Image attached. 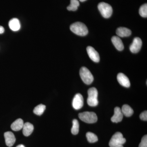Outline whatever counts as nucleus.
Masks as SVG:
<instances>
[{
	"label": "nucleus",
	"mask_w": 147,
	"mask_h": 147,
	"mask_svg": "<svg viewBox=\"0 0 147 147\" xmlns=\"http://www.w3.org/2000/svg\"><path fill=\"white\" fill-rule=\"evenodd\" d=\"M121 110L123 115L127 117H131L134 113V111L132 108L129 105L127 104L124 105Z\"/></svg>",
	"instance_id": "obj_18"
},
{
	"label": "nucleus",
	"mask_w": 147,
	"mask_h": 147,
	"mask_svg": "<svg viewBox=\"0 0 147 147\" xmlns=\"http://www.w3.org/2000/svg\"><path fill=\"white\" fill-rule=\"evenodd\" d=\"M86 50L89 57L92 61L96 63H98L100 61L99 54L93 47L91 46H88Z\"/></svg>",
	"instance_id": "obj_9"
},
{
	"label": "nucleus",
	"mask_w": 147,
	"mask_h": 147,
	"mask_svg": "<svg viewBox=\"0 0 147 147\" xmlns=\"http://www.w3.org/2000/svg\"><path fill=\"white\" fill-rule=\"evenodd\" d=\"M70 29L74 33L80 36H85L88 33L86 26L82 22H77L71 24Z\"/></svg>",
	"instance_id": "obj_1"
},
{
	"label": "nucleus",
	"mask_w": 147,
	"mask_h": 147,
	"mask_svg": "<svg viewBox=\"0 0 147 147\" xmlns=\"http://www.w3.org/2000/svg\"><path fill=\"white\" fill-rule=\"evenodd\" d=\"M139 13L142 17L147 18V4H144L141 6L139 10Z\"/></svg>",
	"instance_id": "obj_23"
},
{
	"label": "nucleus",
	"mask_w": 147,
	"mask_h": 147,
	"mask_svg": "<svg viewBox=\"0 0 147 147\" xmlns=\"http://www.w3.org/2000/svg\"><path fill=\"white\" fill-rule=\"evenodd\" d=\"M79 119L81 120L88 123H93L97 121V117L94 112H85L79 113Z\"/></svg>",
	"instance_id": "obj_2"
},
{
	"label": "nucleus",
	"mask_w": 147,
	"mask_h": 147,
	"mask_svg": "<svg viewBox=\"0 0 147 147\" xmlns=\"http://www.w3.org/2000/svg\"><path fill=\"white\" fill-rule=\"evenodd\" d=\"M112 42L119 51H122L124 49V45L121 38L117 36H113L112 38Z\"/></svg>",
	"instance_id": "obj_15"
},
{
	"label": "nucleus",
	"mask_w": 147,
	"mask_h": 147,
	"mask_svg": "<svg viewBox=\"0 0 147 147\" xmlns=\"http://www.w3.org/2000/svg\"><path fill=\"white\" fill-rule=\"evenodd\" d=\"M123 118V114L122 113L121 110L119 107H116L114 110V115L113 117L111 118V121L113 122H120L122 120Z\"/></svg>",
	"instance_id": "obj_12"
},
{
	"label": "nucleus",
	"mask_w": 147,
	"mask_h": 147,
	"mask_svg": "<svg viewBox=\"0 0 147 147\" xmlns=\"http://www.w3.org/2000/svg\"><path fill=\"white\" fill-rule=\"evenodd\" d=\"M4 135L7 146L9 147L12 146L16 142V138L13 133L11 131H7Z\"/></svg>",
	"instance_id": "obj_10"
},
{
	"label": "nucleus",
	"mask_w": 147,
	"mask_h": 147,
	"mask_svg": "<svg viewBox=\"0 0 147 147\" xmlns=\"http://www.w3.org/2000/svg\"><path fill=\"white\" fill-rule=\"evenodd\" d=\"M140 118L141 120L143 121L147 120V111H144L141 113L140 115Z\"/></svg>",
	"instance_id": "obj_25"
},
{
	"label": "nucleus",
	"mask_w": 147,
	"mask_h": 147,
	"mask_svg": "<svg viewBox=\"0 0 147 147\" xmlns=\"http://www.w3.org/2000/svg\"><path fill=\"white\" fill-rule=\"evenodd\" d=\"M4 31L5 30L3 27L1 26H0V34L3 33Z\"/></svg>",
	"instance_id": "obj_26"
},
{
	"label": "nucleus",
	"mask_w": 147,
	"mask_h": 147,
	"mask_svg": "<svg viewBox=\"0 0 147 147\" xmlns=\"http://www.w3.org/2000/svg\"><path fill=\"white\" fill-rule=\"evenodd\" d=\"M126 142V139L123 138V135L120 132H117L113 135L109 142L110 147H115L123 145Z\"/></svg>",
	"instance_id": "obj_5"
},
{
	"label": "nucleus",
	"mask_w": 147,
	"mask_h": 147,
	"mask_svg": "<svg viewBox=\"0 0 147 147\" xmlns=\"http://www.w3.org/2000/svg\"><path fill=\"white\" fill-rule=\"evenodd\" d=\"M9 26L11 30L13 31H17L21 28L20 21L16 18H13L11 19L9 22Z\"/></svg>",
	"instance_id": "obj_13"
},
{
	"label": "nucleus",
	"mask_w": 147,
	"mask_h": 147,
	"mask_svg": "<svg viewBox=\"0 0 147 147\" xmlns=\"http://www.w3.org/2000/svg\"><path fill=\"white\" fill-rule=\"evenodd\" d=\"M46 108V106L43 104H39L34 108L33 110L34 113L37 115H41Z\"/></svg>",
	"instance_id": "obj_20"
},
{
	"label": "nucleus",
	"mask_w": 147,
	"mask_h": 147,
	"mask_svg": "<svg viewBox=\"0 0 147 147\" xmlns=\"http://www.w3.org/2000/svg\"><path fill=\"white\" fill-rule=\"evenodd\" d=\"M116 34L118 36L124 37L131 35V31L129 29L124 27H120L116 31Z\"/></svg>",
	"instance_id": "obj_16"
},
{
	"label": "nucleus",
	"mask_w": 147,
	"mask_h": 147,
	"mask_svg": "<svg viewBox=\"0 0 147 147\" xmlns=\"http://www.w3.org/2000/svg\"><path fill=\"white\" fill-rule=\"evenodd\" d=\"M84 105V98L82 94H77L75 95L72 101V106L75 110H79Z\"/></svg>",
	"instance_id": "obj_7"
},
{
	"label": "nucleus",
	"mask_w": 147,
	"mask_h": 147,
	"mask_svg": "<svg viewBox=\"0 0 147 147\" xmlns=\"http://www.w3.org/2000/svg\"><path fill=\"white\" fill-rule=\"evenodd\" d=\"M86 137L88 141L90 143H95L97 142L98 140L97 136L91 132H87Z\"/></svg>",
	"instance_id": "obj_22"
},
{
	"label": "nucleus",
	"mask_w": 147,
	"mask_h": 147,
	"mask_svg": "<svg viewBox=\"0 0 147 147\" xmlns=\"http://www.w3.org/2000/svg\"><path fill=\"white\" fill-rule=\"evenodd\" d=\"M79 1H80L83 2L85 1H86V0H79Z\"/></svg>",
	"instance_id": "obj_29"
},
{
	"label": "nucleus",
	"mask_w": 147,
	"mask_h": 147,
	"mask_svg": "<svg viewBox=\"0 0 147 147\" xmlns=\"http://www.w3.org/2000/svg\"><path fill=\"white\" fill-rule=\"evenodd\" d=\"M142 45V42L141 38L139 37L135 38L129 47V50L132 53H138L141 50Z\"/></svg>",
	"instance_id": "obj_8"
},
{
	"label": "nucleus",
	"mask_w": 147,
	"mask_h": 147,
	"mask_svg": "<svg viewBox=\"0 0 147 147\" xmlns=\"http://www.w3.org/2000/svg\"><path fill=\"white\" fill-rule=\"evenodd\" d=\"M139 147H147V136L145 135L142 137L141 143L139 144Z\"/></svg>",
	"instance_id": "obj_24"
},
{
	"label": "nucleus",
	"mask_w": 147,
	"mask_h": 147,
	"mask_svg": "<svg viewBox=\"0 0 147 147\" xmlns=\"http://www.w3.org/2000/svg\"><path fill=\"white\" fill-rule=\"evenodd\" d=\"M80 76L82 81L87 85H90L94 81V77L90 70L86 67H82L80 70Z\"/></svg>",
	"instance_id": "obj_6"
},
{
	"label": "nucleus",
	"mask_w": 147,
	"mask_h": 147,
	"mask_svg": "<svg viewBox=\"0 0 147 147\" xmlns=\"http://www.w3.org/2000/svg\"><path fill=\"white\" fill-rule=\"evenodd\" d=\"M23 133L25 136L28 137L31 134L33 131L34 127L33 125L30 123H24L23 127Z\"/></svg>",
	"instance_id": "obj_14"
},
{
	"label": "nucleus",
	"mask_w": 147,
	"mask_h": 147,
	"mask_svg": "<svg viewBox=\"0 0 147 147\" xmlns=\"http://www.w3.org/2000/svg\"><path fill=\"white\" fill-rule=\"evenodd\" d=\"M98 8L102 16L104 18H110L113 13V9L112 6L107 3L101 2L98 4Z\"/></svg>",
	"instance_id": "obj_4"
},
{
	"label": "nucleus",
	"mask_w": 147,
	"mask_h": 147,
	"mask_svg": "<svg viewBox=\"0 0 147 147\" xmlns=\"http://www.w3.org/2000/svg\"><path fill=\"white\" fill-rule=\"evenodd\" d=\"M24 125V121L23 120L21 119H18L11 124V127L13 131H19L23 128Z\"/></svg>",
	"instance_id": "obj_17"
},
{
	"label": "nucleus",
	"mask_w": 147,
	"mask_h": 147,
	"mask_svg": "<svg viewBox=\"0 0 147 147\" xmlns=\"http://www.w3.org/2000/svg\"><path fill=\"white\" fill-rule=\"evenodd\" d=\"M79 5L80 4L78 0H70V4L67 7V10L75 11L78 9Z\"/></svg>",
	"instance_id": "obj_19"
},
{
	"label": "nucleus",
	"mask_w": 147,
	"mask_h": 147,
	"mask_svg": "<svg viewBox=\"0 0 147 147\" xmlns=\"http://www.w3.org/2000/svg\"><path fill=\"white\" fill-rule=\"evenodd\" d=\"M115 147H123V145H120V146H116Z\"/></svg>",
	"instance_id": "obj_28"
},
{
	"label": "nucleus",
	"mask_w": 147,
	"mask_h": 147,
	"mask_svg": "<svg viewBox=\"0 0 147 147\" xmlns=\"http://www.w3.org/2000/svg\"><path fill=\"white\" fill-rule=\"evenodd\" d=\"M98 94V91L95 88H91L88 90V97L87 99V102L89 105L92 107L97 106L98 103L97 99Z\"/></svg>",
	"instance_id": "obj_3"
},
{
	"label": "nucleus",
	"mask_w": 147,
	"mask_h": 147,
	"mask_svg": "<svg viewBox=\"0 0 147 147\" xmlns=\"http://www.w3.org/2000/svg\"><path fill=\"white\" fill-rule=\"evenodd\" d=\"M72 128L71 129V133L74 135H76L79 132V122L76 119L73 120L72 121Z\"/></svg>",
	"instance_id": "obj_21"
},
{
	"label": "nucleus",
	"mask_w": 147,
	"mask_h": 147,
	"mask_svg": "<svg viewBox=\"0 0 147 147\" xmlns=\"http://www.w3.org/2000/svg\"><path fill=\"white\" fill-rule=\"evenodd\" d=\"M16 147H25L23 145H19Z\"/></svg>",
	"instance_id": "obj_27"
},
{
	"label": "nucleus",
	"mask_w": 147,
	"mask_h": 147,
	"mask_svg": "<svg viewBox=\"0 0 147 147\" xmlns=\"http://www.w3.org/2000/svg\"><path fill=\"white\" fill-rule=\"evenodd\" d=\"M117 79L119 83L123 86L129 88L130 84L128 77L123 73H120L117 76Z\"/></svg>",
	"instance_id": "obj_11"
}]
</instances>
